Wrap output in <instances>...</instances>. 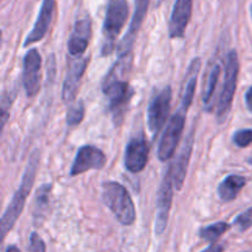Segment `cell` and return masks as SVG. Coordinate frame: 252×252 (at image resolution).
<instances>
[{"label":"cell","mask_w":252,"mask_h":252,"mask_svg":"<svg viewBox=\"0 0 252 252\" xmlns=\"http://www.w3.org/2000/svg\"><path fill=\"white\" fill-rule=\"evenodd\" d=\"M130 62H132V54L118 59L102 83V91L108 98V108L112 113L113 122L116 126L122 123L133 95L129 83L121 79L125 69L130 65Z\"/></svg>","instance_id":"6da1fadb"},{"label":"cell","mask_w":252,"mask_h":252,"mask_svg":"<svg viewBox=\"0 0 252 252\" xmlns=\"http://www.w3.org/2000/svg\"><path fill=\"white\" fill-rule=\"evenodd\" d=\"M39 164V153L38 150H34L32 153V155L30 157L29 164H27L26 170H25V174L22 176V181L20 187L17 189V191L15 192L14 197H12V201L10 202L9 207L5 211V213L2 214L1 218V224H0V228H1V238L4 239L6 236V234L14 228L15 223L17 221L19 217L21 216L22 211L25 208V203H26V199L29 197L30 192H31L32 186L34 184V179H36L37 169H38Z\"/></svg>","instance_id":"7a4b0ae2"},{"label":"cell","mask_w":252,"mask_h":252,"mask_svg":"<svg viewBox=\"0 0 252 252\" xmlns=\"http://www.w3.org/2000/svg\"><path fill=\"white\" fill-rule=\"evenodd\" d=\"M102 199L122 225L128 226L134 223L137 216L135 207L125 186L115 181L105 182L102 186Z\"/></svg>","instance_id":"3957f363"},{"label":"cell","mask_w":252,"mask_h":252,"mask_svg":"<svg viewBox=\"0 0 252 252\" xmlns=\"http://www.w3.org/2000/svg\"><path fill=\"white\" fill-rule=\"evenodd\" d=\"M128 19L127 0H108L105 21L102 29V56H108L113 52L116 39L122 31Z\"/></svg>","instance_id":"277c9868"},{"label":"cell","mask_w":252,"mask_h":252,"mask_svg":"<svg viewBox=\"0 0 252 252\" xmlns=\"http://www.w3.org/2000/svg\"><path fill=\"white\" fill-rule=\"evenodd\" d=\"M239 75V58L238 52L230 51L226 56L225 62V75H224L223 89L219 96L218 107H217V120L219 123L225 122L231 110L234 94L236 90Z\"/></svg>","instance_id":"5b68a950"},{"label":"cell","mask_w":252,"mask_h":252,"mask_svg":"<svg viewBox=\"0 0 252 252\" xmlns=\"http://www.w3.org/2000/svg\"><path fill=\"white\" fill-rule=\"evenodd\" d=\"M186 113L187 111L179 108V111L170 118L166 129H165L164 134L160 139L159 149H158V157L161 161H167L174 157L177 145H179L180 138L184 132Z\"/></svg>","instance_id":"8992f818"},{"label":"cell","mask_w":252,"mask_h":252,"mask_svg":"<svg viewBox=\"0 0 252 252\" xmlns=\"http://www.w3.org/2000/svg\"><path fill=\"white\" fill-rule=\"evenodd\" d=\"M171 88L166 86L150 101L149 107H148V127L154 135L160 132L166 122L170 105H171Z\"/></svg>","instance_id":"52a82bcc"},{"label":"cell","mask_w":252,"mask_h":252,"mask_svg":"<svg viewBox=\"0 0 252 252\" xmlns=\"http://www.w3.org/2000/svg\"><path fill=\"white\" fill-rule=\"evenodd\" d=\"M174 181H172V170L170 165L169 170L165 174L164 180L158 193V206H157V220H155V234L161 235L165 231L169 221L170 209L172 203V189H174Z\"/></svg>","instance_id":"ba28073f"},{"label":"cell","mask_w":252,"mask_h":252,"mask_svg":"<svg viewBox=\"0 0 252 252\" xmlns=\"http://www.w3.org/2000/svg\"><path fill=\"white\" fill-rule=\"evenodd\" d=\"M150 0H135L134 5V12H133L132 20H130L129 29H128L127 33L122 38L117 47V53L120 58L127 57L132 54L133 46L135 43V38L139 32L142 24L144 22L145 16H147L148 7H149Z\"/></svg>","instance_id":"9c48e42d"},{"label":"cell","mask_w":252,"mask_h":252,"mask_svg":"<svg viewBox=\"0 0 252 252\" xmlns=\"http://www.w3.org/2000/svg\"><path fill=\"white\" fill-rule=\"evenodd\" d=\"M41 54L37 49L32 48L25 54L22 84L27 97H33L38 94L41 85Z\"/></svg>","instance_id":"30bf717a"},{"label":"cell","mask_w":252,"mask_h":252,"mask_svg":"<svg viewBox=\"0 0 252 252\" xmlns=\"http://www.w3.org/2000/svg\"><path fill=\"white\" fill-rule=\"evenodd\" d=\"M106 155L94 145H84L76 153L75 160L70 170V176L84 174L89 170H100L106 165Z\"/></svg>","instance_id":"8fae6325"},{"label":"cell","mask_w":252,"mask_h":252,"mask_svg":"<svg viewBox=\"0 0 252 252\" xmlns=\"http://www.w3.org/2000/svg\"><path fill=\"white\" fill-rule=\"evenodd\" d=\"M149 145L143 135L132 138L125 153V166L132 174H138L147 166Z\"/></svg>","instance_id":"7c38bea8"},{"label":"cell","mask_w":252,"mask_h":252,"mask_svg":"<svg viewBox=\"0 0 252 252\" xmlns=\"http://www.w3.org/2000/svg\"><path fill=\"white\" fill-rule=\"evenodd\" d=\"M89 62H90L89 57H84V58L80 57V58H75V61L70 62L69 64L65 80L63 84V93H62L63 101L65 103H73V101L75 100L81 78L85 73Z\"/></svg>","instance_id":"4fadbf2b"},{"label":"cell","mask_w":252,"mask_h":252,"mask_svg":"<svg viewBox=\"0 0 252 252\" xmlns=\"http://www.w3.org/2000/svg\"><path fill=\"white\" fill-rule=\"evenodd\" d=\"M192 16V0H176L169 22L171 38H182Z\"/></svg>","instance_id":"5bb4252c"},{"label":"cell","mask_w":252,"mask_h":252,"mask_svg":"<svg viewBox=\"0 0 252 252\" xmlns=\"http://www.w3.org/2000/svg\"><path fill=\"white\" fill-rule=\"evenodd\" d=\"M54 9H56V0H43L42 1L41 10H39L36 22H34L33 29L29 33L27 38L25 39V47H29L30 44L41 41L46 36L49 25H51L52 17H53Z\"/></svg>","instance_id":"9a60e30c"},{"label":"cell","mask_w":252,"mask_h":252,"mask_svg":"<svg viewBox=\"0 0 252 252\" xmlns=\"http://www.w3.org/2000/svg\"><path fill=\"white\" fill-rule=\"evenodd\" d=\"M194 143V130L192 129L189 137L186 138L182 147L181 152H180L179 157H177L176 161L171 165L172 170V181H174V186L177 191L182 189L184 186L185 179L187 175V169H189V162L191 159L192 149H193Z\"/></svg>","instance_id":"2e32d148"},{"label":"cell","mask_w":252,"mask_h":252,"mask_svg":"<svg viewBox=\"0 0 252 252\" xmlns=\"http://www.w3.org/2000/svg\"><path fill=\"white\" fill-rule=\"evenodd\" d=\"M91 38V20H78L74 26L73 33L68 41V52L71 57L83 56L89 46Z\"/></svg>","instance_id":"e0dca14e"},{"label":"cell","mask_w":252,"mask_h":252,"mask_svg":"<svg viewBox=\"0 0 252 252\" xmlns=\"http://www.w3.org/2000/svg\"><path fill=\"white\" fill-rule=\"evenodd\" d=\"M199 68H201V59L194 58L191 62V64H189V71H187L186 84H185L184 93H182L181 97V105H180V108H182L185 111H189V106H191L192 101H193Z\"/></svg>","instance_id":"ac0fdd59"},{"label":"cell","mask_w":252,"mask_h":252,"mask_svg":"<svg viewBox=\"0 0 252 252\" xmlns=\"http://www.w3.org/2000/svg\"><path fill=\"white\" fill-rule=\"evenodd\" d=\"M245 185L246 179L240 175H230V176L225 177L218 187L219 198L224 202L234 201Z\"/></svg>","instance_id":"d6986e66"},{"label":"cell","mask_w":252,"mask_h":252,"mask_svg":"<svg viewBox=\"0 0 252 252\" xmlns=\"http://www.w3.org/2000/svg\"><path fill=\"white\" fill-rule=\"evenodd\" d=\"M220 71L221 68L219 64H216V65L212 66L211 71L208 74V80H207L206 86H204L203 95H202V101H203L204 108H208L211 110L212 101H213L214 93L217 90V85L219 83V78H220Z\"/></svg>","instance_id":"ffe728a7"},{"label":"cell","mask_w":252,"mask_h":252,"mask_svg":"<svg viewBox=\"0 0 252 252\" xmlns=\"http://www.w3.org/2000/svg\"><path fill=\"white\" fill-rule=\"evenodd\" d=\"M230 229V224L224 223V221H219V223L211 224L208 226H204L199 230V236H201L203 240L208 241V243H216L224 233Z\"/></svg>","instance_id":"44dd1931"},{"label":"cell","mask_w":252,"mask_h":252,"mask_svg":"<svg viewBox=\"0 0 252 252\" xmlns=\"http://www.w3.org/2000/svg\"><path fill=\"white\" fill-rule=\"evenodd\" d=\"M52 191V185H43L41 189H38L34 199V217L38 218L39 216H43L44 211L49 206V193Z\"/></svg>","instance_id":"7402d4cb"},{"label":"cell","mask_w":252,"mask_h":252,"mask_svg":"<svg viewBox=\"0 0 252 252\" xmlns=\"http://www.w3.org/2000/svg\"><path fill=\"white\" fill-rule=\"evenodd\" d=\"M85 116V107H84L83 101H78L75 103H71L66 112V125L69 127H75L80 125Z\"/></svg>","instance_id":"603a6c76"},{"label":"cell","mask_w":252,"mask_h":252,"mask_svg":"<svg viewBox=\"0 0 252 252\" xmlns=\"http://www.w3.org/2000/svg\"><path fill=\"white\" fill-rule=\"evenodd\" d=\"M234 225L240 231H246L252 226V208L243 212L240 216L234 219Z\"/></svg>","instance_id":"cb8c5ba5"},{"label":"cell","mask_w":252,"mask_h":252,"mask_svg":"<svg viewBox=\"0 0 252 252\" xmlns=\"http://www.w3.org/2000/svg\"><path fill=\"white\" fill-rule=\"evenodd\" d=\"M234 144L240 148H246L252 144V129H241L234 134L233 137Z\"/></svg>","instance_id":"d4e9b609"},{"label":"cell","mask_w":252,"mask_h":252,"mask_svg":"<svg viewBox=\"0 0 252 252\" xmlns=\"http://www.w3.org/2000/svg\"><path fill=\"white\" fill-rule=\"evenodd\" d=\"M30 252H46V244L36 231L30 236Z\"/></svg>","instance_id":"484cf974"},{"label":"cell","mask_w":252,"mask_h":252,"mask_svg":"<svg viewBox=\"0 0 252 252\" xmlns=\"http://www.w3.org/2000/svg\"><path fill=\"white\" fill-rule=\"evenodd\" d=\"M224 250H225V246L223 244H212L209 248H207L202 252H223Z\"/></svg>","instance_id":"4316f807"},{"label":"cell","mask_w":252,"mask_h":252,"mask_svg":"<svg viewBox=\"0 0 252 252\" xmlns=\"http://www.w3.org/2000/svg\"><path fill=\"white\" fill-rule=\"evenodd\" d=\"M245 101H246V106H248L249 111L252 112V86L248 90L245 95Z\"/></svg>","instance_id":"83f0119b"},{"label":"cell","mask_w":252,"mask_h":252,"mask_svg":"<svg viewBox=\"0 0 252 252\" xmlns=\"http://www.w3.org/2000/svg\"><path fill=\"white\" fill-rule=\"evenodd\" d=\"M5 252H21V251H20V249L17 248V246L11 245V246H9V248L6 249V251H5Z\"/></svg>","instance_id":"f1b7e54d"},{"label":"cell","mask_w":252,"mask_h":252,"mask_svg":"<svg viewBox=\"0 0 252 252\" xmlns=\"http://www.w3.org/2000/svg\"><path fill=\"white\" fill-rule=\"evenodd\" d=\"M250 12H251V16H252V4L250 5Z\"/></svg>","instance_id":"f546056e"}]
</instances>
